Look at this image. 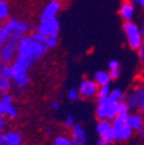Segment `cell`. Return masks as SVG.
<instances>
[{"label": "cell", "mask_w": 144, "mask_h": 145, "mask_svg": "<svg viewBox=\"0 0 144 145\" xmlns=\"http://www.w3.org/2000/svg\"><path fill=\"white\" fill-rule=\"evenodd\" d=\"M123 31L125 34V37H126L128 46L132 50L137 52L144 42L141 35V31H140V27L132 20L124 21Z\"/></svg>", "instance_id": "3957f363"}, {"label": "cell", "mask_w": 144, "mask_h": 145, "mask_svg": "<svg viewBox=\"0 0 144 145\" xmlns=\"http://www.w3.org/2000/svg\"><path fill=\"white\" fill-rule=\"evenodd\" d=\"M140 31H141L142 39H143V40H144V21H143V23H142L141 27H140Z\"/></svg>", "instance_id": "f35d334b"}, {"label": "cell", "mask_w": 144, "mask_h": 145, "mask_svg": "<svg viewBox=\"0 0 144 145\" xmlns=\"http://www.w3.org/2000/svg\"><path fill=\"white\" fill-rule=\"evenodd\" d=\"M68 96L71 101H77V100H79V98L81 97L79 93V90H77V89H75V88L71 89V90L69 91Z\"/></svg>", "instance_id": "83f0119b"}, {"label": "cell", "mask_w": 144, "mask_h": 145, "mask_svg": "<svg viewBox=\"0 0 144 145\" xmlns=\"http://www.w3.org/2000/svg\"><path fill=\"white\" fill-rule=\"evenodd\" d=\"M140 78H141V81L144 83V67H143V69H142L141 72H140Z\"/></svg>", "instance_id": "ab89813d"}, {"label": "cell", "mask_w": 144, "mask_h": 145, "mask_svg": "<svg viewBox=\"0 0 144 145\" xmlns=\"http://www.w3.org/2000/svg\"><path fill=\"white\" fill-rule=\"evenodd\" d=\"M5 140L7 145H21L22 137L19 132L16 131H8L4 133Z\"/></svg>", "instance_id": "2e32d148"}, {"label": "cell", "mask_w": 144, "mask_h": 145, "mask_svg": "<svg viewBox=\"0 0 144 145\" xmlns=\"http://www.w3.org/2000/svg\"><path fill=\"white\" fill-rule=\"evenodd\" d=\"M120 74H121V70L119 69H115V70H109V75H110L111 81H114V80H117L119 78Z\"/></svg>", "instance_id": "f546056e"}, {"label": "cell", "mask_w": 144, "mask_h": 145, "mask_svg": "<svg viewBox=\"0 0 144 145\" xmlns=\"http://www.w3.org/2000/svg\"><path fill=\"white\" fill-rule=\"evenodd\" d=\"M96 145H112V143L103 140V139H100V140H98V142L96 143Z\"/></svg>", "instance_id": "e575fe53"}, {"label": "cell", "mask_w": 144, "mask_h": 145, "mask_svg": "<svg viewBox=\"0 0 144 145\" xmlns=\"http://www.w3.org/2000/svg\"><path fill=\"white\" fill-rule=\"evenodd\" d=\"M75 124V118L73 115H69L68 117L65 118V121H63V126L68 129H71Z\"/></svg>", "instance_id": "f1b7e54d"}, {"label": "cell", "mask_w": 144, "mask_h": 145, "mask_svg": "<svg viewBox=\"0 0 144 145\" xmlns=\"http://www.w3.org/2000/svg\"><path fill=\"white\" fill-rule=\"evenodd\" d=\"M58 43H59V34L47 36L46 40L45 41V45L47 50H52V48H56Z\"/></svg>", "instance_id": "7402d4cb"}, {"label": "cell", "mask_w": 144, "mask_h": 145, "mask_svg": "<svg viewBox=\"0 0 144 145\" xmlns=\"http://www.w3.org/2000/svg\"><path fill=\"white\" fill-rule=\"evenodd\" d=\"M98 88H99V86L96 84V82H95L94 80L86 79L81 82V84H80L78 90H79L80 96H81L82 98L91 99V98H93V97H96Z\"/></svg>", "instance_id": "52a82bcc"}, {"label": "cell", "mask_w": 144, "mask_h": 145, "mask_svg": "<svg viewBox=\"0 0 144 145\" xmlns=\"http://www.w3.org/2000/svg\"><path fill=\"white\" fill-rule=\"evenodd\" d=\"M135 13V5L130 1H122L119 8V14L124 21L132 20Z\"/></svg>", "instance_id": "8fae6325"}, {"label": "cell", "mask_w": 144, "mask_h": 145, "mask_svg": "<svg viewBox=\"0 0 144 145\" xmlns=\"http://www.w3.org/2000/svg\"><path fill=\"white\" fill-rule=\"evenodd\" d=\"M4 25L11 31V33L15 32V33L25 34L30 30V25L25 21L19 20L18 18H9L5 20Z\"/></svg>", "instance_id": "ba28073f"}, {"label": "cell", "mask_w": 144, "mask_h": 145, "mask_svg": "<svg viewBox=\"0 0 144 145\" xmlns=\"http://www.w3.org/2000/svg\"><path fill=\"white\" fill-rule=\"evenodd\" d=\"M1 26H2V21L0 20V27H1Z\"/></svg>", "instance_id": "b9f144b4"}, {"label": "cell", "mask_w": 144, "mask_h": 145, "mask_svg": "<svg viewBox=\"0 0 144 145\" xmlns=\"http://www.w3.org/2000/svg\"><path fill=\"white\" fill-rule=\"evenodd\" d=\"M71 140L73 145H87L88 139H87V134L83 127L80 124L75 123L74 126L71 128Z\"/></svg>", "instance_id": "9c48e42d"}, {"label": "cell", "mask_w": 144, "mask_h": 145, "mask_svg": "<svg viewBox=\"0 0 144 145\" xmlns=\"http://www.w3.org/2000/svg\"><path fill=\"white\" fill-rule=\"evenodd\" d=\"M137 52H138V57H139V59H140V61L144 65V42H143V44L141 45V48L137 50Z\"/></svg>", "instance_id": "d6a6232c"}, {"label": "cell", "mask_w": 144, "mask_h": 145, "mask_svg": "<svg viewBox=\"0 0 144 145\" xmlns=\"http://www.w3.org/2000/svg\"><path fill=\"white\" fill-rule=\"evenodd\" d=\"M4 115V107H3V104L0 101V116Z\"/></svg>", "instance_id": "74e56055"}, {"label": "cell", "mask_w": 144, "mask_h": 145, "mask_svg": "<svg viewBox=\"0 0 144 145\" xmlns=\"http://www.w3.org/2000/svg\"><path fill=\"white\" fill-rule=\"evenodd\" d=\"M129 114L119 113L117 117L112 120L113 128H114L116 140L120 142L128 141L133 135V129L131 128L128 121Z\"/></svg>", "instance_id": "7a4b0ae2"}, {"label": "cell", "mask_w": 144, "mask_h": 145, "mask_svg": "<svg viewBox=\"0 0 144 145\" xmlns=\"http://www.w3.org/2000/svg\"><path fill=\"white\" fill-rule=\"evenodd\" d=\"M138 5L144 9V0H138Z\"/></svg>", "instance_id": "60d3db41"}, {"label": "cell", "mask_w": 144, "mask_h": 145, "mask_svg": "<svg viewBox=\"0 0 144 145\" xmlns=\"http://www.w3.org/2000/svg\"><path fill=\"white\" fill-rule=\"evenodd\" d=\"M4 107V116L8 119H15L17 117V108L13 104L9 105H3Z\"/></svg>", "instance_id": "ffe728a7"}, {"label": "cell", "mask_w": 144, "mask_h": 145, "mask_svg": "<svg viewBox=\"0 0 144 145\" xmlns=\"http://www.w3.org/2000/svg\"><path fill=\"white\" fill-rule=\"evenodd\" d=\"M28 83H29V77L27 76V74L18 76V77L14 78V79L12 80V84H13L14 87H15L16 89H18V90L24 89L25 87L28 85Z\"/></svg>", "instance_id": "ac0fdd59"}, {"label": "cell", "mask_w": 144, "mask_h": 145, "mask_svg": "<svg viewBox=\"0 0 144 145\" xmlns=\"http://www.w3.org/2000/svg\"><path fill=\"white\" fill-rule=\"evenodd\" d=\"M6 65L0 61V93L8 92L12 86V80L5 72Z\"/></svg>", "instance_id": "4fadbf2b"}, {"label": "cell", "mask_w": 144, "mask_h": 145, "mask_svg": "<svg viewBox=\"0 0 144 145\" xmlns=\"http://www.w3.org/2000/svg\"><path fill=\"white\" fill-rule=\"evenodd\" d=\"M52 145H73L70 137L65 135L58 136L52 142Z\"/></svg>", "instance_id": "484cf974"}, {"label": "cell", "mask_w": 144, "mask_h": 145, "mask_svg": "<svg viewBox=\"0 0 144 145\" xmlns=\"http://www.w3.org/2000/svg\"><path fill=\"white\" fill-rule=\"evenodd\" d=\"M17 56V44L11 41H7L0 48V61L5 65H11Z\"/></svg>", "instance_id": "8992f818"}, {"label": "cell", "mask_w": 144, "mask_h": 145, "mask_svg": "<svg viewBox=\"0 0 144 145\" xmlns=\"http://www.w3.org/2000/svg\"><path fill=\"white\" fill-rule=\"evenodd\" d=\"M134 92L137 97L138 111L144 116V84H138L134 88Z\"/></svg>", "instance_id": "9a60e30c"}, {"label": "cell", "mask_w": 144, "mask_h": 145, "mask_svg": "<svg viewBox=\"0 0 144 145\" xmlns=\"http://www.w3.org/2000/svg\"><path fill=\"white\" fill-rule=\"evenodd\" d=\"M128 121L133 131L139 132L144 125V116L139 111L130 112L128 115Z\"/></svg>", "instance_id": "7c38bea8"}, {"label": "cell", "mask_w": 144, "mask_h": 145, "mask_svg": "<svg viewBox=\"0 0 144 145\" xmlns=\"http://www.w3.org/2000/svg\"><path fill=\"white\" fill-rule=\"evenodd\" d=\"M110 92H111V89H110V87H109V85L100 86L99 88H98L97 95H96V97H97L98 99L107 98V97H109V95H110Z\"/></svg>", "instance_id": "d4e9b609"}, {"label": "cell", "mask_w": 144, "mask_h": 145, "mask_svg": "<svg viewBox=\"0 0 144 145\" xmlns=\"http://www.w3.org/2000/svg\"><path fill=\"white\" fill-rule=\"evenodd\" d=\"M9 16V6L5 0H0V20H7Z\"/></svg>", "instance_id": "44dd1931"}, {"label": "cell", "mask_w": 144, "mask_h": 145, "mask_svg": "<svg viewBox=\"0 0 144 145\" xmlns=\"http://www.w3.org/2000/svg\"><path fill=\"white\" fill-rule=\"evenodd\" d=\"M52 109H54V110H58V109L60 108V104L58 102H52Z\"/></svg>", "instance_id": "d590c367"}, {"label": "cell", "mask_w": 144, "mask_h": 145, "mask_svg": "<svg viewBox=\"0 0 144 145\" xmlns=\"http://www.w3.org/2000/svg\"><path fill=\"white\" fill-rule=\"evenodd\" d=\"M139 134H140V137H141V139L144 141V125H143V126H142L141 129H140Z\"/></svg>", "instance_id": "8d00e7d4"}, {"label": "cell", "mask_w": 144, "mask_h": 145, "mask_svg": "<svg viewBox=\"0 0 144 145\" xmlns=\"http://www.w3.org/2000/svg\"><path fill=\"white\" fill-rule=\"evenodd\" d=\"M120 102L114 101L110 97L98 99L96 116L99 120H111L117 117L119 114Z\"/></svg>", "instance_id": "6da1fadb"}, {"label": "cell", "mask_w": 144, "mask_h": 145, "mask_svg": "<svg viewBox=\"0 0 144 145\" xmlns=\"http://www.w3.org/2000/svg\"><path fill=\"white\" fill-rule=\"evenodd\" d=\"M109 97H110L112 100H114V101H117V102L121 103L122 100H123V97H124V93L121 89L115 88V89H112V90H111Z\"/></svg>", "instance_id": "cb8c5ba5"}, {"label": "cell", "mask_w": 144, "mask_h": 145, "mask_svg": "<svg viewBox=\"0 0 144 145\" xmlns=\"http://www.w3.org/2000/svg\"><path fill=\"white\" fill-rule=\"evenodd\" d=\"M6 127V119H5V116L2 115L0 116V132H3Z\"/></svg>", "instance_id": "1f68e13d"}, {"label": "cell", "mask_w": 144, "mask_h": 145, "mask_svg": "<svg viewBox=\"0 0 144 145\" xmlns=\"http://www.w3.org/2000/svg\"><path fill=\"white\" fill-rule=\"evenodd\" d=\"M109 70H115V69H119L120 68V63L116 59H112V61L109 63Z\"/></svg>", "instance_id": "4dcf8cb0"}, {"label": "cell", "mask_w": 144, "mask_h": 145, "mask_svg": "<svg viewBox=\"0 0 144 145\" xmlns=\"http://www.w3.org/2000/svg\"><path fill=\"white\" fill-rule=\"evenodd\" d=\"M29 36L33 39V40L37 41V42L43 43V44H45V41L46 40V37H47L45 34H43V32L38 31V30H36V29L32 30V31L29 33Z\"/></svg>", "instance_id": "603a6c76"}, {"label": "cell", "mask_w": 144, "mask_h": 145, "mask_svg": "<svg viewBox=\"0 0 144 145\" xmlns=\"http://www.w3.org/2000/svg\"><path fill=\"white\" fill-rule=\"evenodd\" d=\"M0 145H7L4 133H2V132H0Z\"/></svg>", "instance_id": "836d02e7"}, {"label": "cell", "mask_w": 144, "mask_h": 145, "mask_svg": "<svg viewBox=\"0 0 144 145\" xmlns=\"http://www.w3.org/2000/svg\"><path fill=\"white\" fill-rule=\"evenodd\" d=\"M96 131L100 139H103L110 143H114L115 141H117L111 120H99L96 127Z\"/></svg>", "instance_id": "5b68a950"}, {"label": "cell", "mask_w": 144, "mask_h": 145, "mask_svg": "<svg viewBox=\"0 0 144 145\" xmlns=\"http://www.w3.org/2000/svg\"><path fill=\"white\" fill-rule=\"evenodd\" d=\"M0 101L3 105H9V104H13V98L8 92H3L0 95Z\"/></svg>", "instance_id": "4316f807"}, {"label": "cell", "mask_w": 144, "mask_h": 145, "mask_svg": "<svg viewBox=\"0 0 144 145\" xmlns=\"http://www.w3.org/2000/svg\"><path fill=\"white\" fill-rule=\"evenodd\" d=\"M10 35H11V31L3 24L0 27V48H2L7 41H9Z\"/></svg>", "instance_id": "d6986e66"}, {"label": "cell", "mask_w": 144, "mask_h": 145, "mask_svg": "<svg viewBox=\"0 0 144 145\" xmlns=\"http://www.w3.org/2000/svg\"><path fill=\"white\" fill-rule=\"evenodd\" d=\"M34 29L43 32L46 36L59 34L60 21L56 18V16L50 17V18H45V19H39V24L34 27Z\"/></svg>", "instance_id": "277c9868"}, {"label": "cell", "mask_w": 144, "mask_h": 145, "mask_svg": "<svg viewBox=\"0 0 144 145\" xmlns=\"http://www.w3.org/2000/svg\"><path fill=\"white\" fill-rule=\"evenodd\" d=\"M60 10H61V2L59 0H52L43 8V12L39 16V19L54 17V16H56V14L59 13Z\"/></svg>", "instance_id": "30bf717a"}, {"label": "cell", "mask_w": 144, "mask_h": 145, "mask_svg": "<svg viewBox=\"0 0 144 145\" xmlns=\"http://www.w3.org/2000/svg\"><path fill=\"white\" fill-rule=\"evenodd\" d=\"M122 102L126 105L130 112L138 111L137 97H136V94L134 92V90L128 91L127 93H124V97L123 100H122Z\"/></svg>", "instance_id": "5bb4252c"}, {"label": "cell", "mask_w": 144, "mask_h": 145, "mask_svg": "<svg viewBox=\"0 0 144 145\" xmlns=\"http://www.w3.org/2000/svg\"><path fill=\"white\" fill-rule=\"evenodd\" d=\"M94 80L96 82V84L98 86H105V85H109L111 82V78L109 75V72H104V71H98L94 75Z\"/></svg>", "instance_id": "e0dca14e"}]
</instances>
